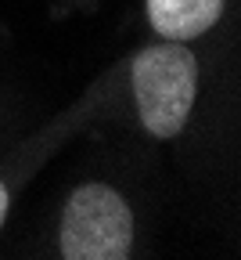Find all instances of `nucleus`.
Masks as SVG:
<instances>
[{
	"label": "nucleus",
	"instance_id": "f257e3e1",
	"mask_svg": "<svg viewBox=\"0 0 241 260\" xmlns=\"http://www.w3.org/2000/svg\"><path fill=\"white\" fill-rule=\"evenodd\" d=\"M198 98V58L177 40L144 47L133 58V102L151 138H177Z\"/></svg>",
	"mask_w": 241,
	"mask_h": 260
},
{
	"label": "nucleus",
	"instance_id": "f03ea898",
	"mask_svg": "<svg viewBox=\"0 0 241 260\" xmlns=\"http://www.w3.org/2000/svg\"><path fill=\"white\" fill-rule=\"evenodd\" d=\"M58 246L65 260H123L133 249V213L108 184H83L68 195Z\"/></svg>",
	"mask_w": 241,
	"mask_h": 260
},
{
	"label": "nucleus",
	"instance_id": "7ed1b4c3",
	"mask_svg": "<svg viewBox=\"0 0 241 260\" xmlns=\"http://www.w3.org/2000/svg\"><path fill=\"white\" fill-rule=\"evenodd\" d=\"M223 8L227 0H148V22L162 40L191 44L220 22Z\"/></svg>",
	"mask_w": 241,
	"mask_h": 260
},
{
	"label": "nucleus",
	"instance_id": "20e7f679",
	"mask_svg": "<svg viewBox=\"0 0 241 260\" xmlns=\"http://www.w3.org/2000/svg\"><path fill=\"white\" fill-rule=\"evenodd\" d=\"M4 217H8V188L0 184V224H4Z\"/></svg>",
	"mask_w": 241,
	"mask_h": 260
}]
</instances>
